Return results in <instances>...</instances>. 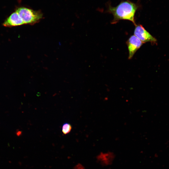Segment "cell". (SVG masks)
<instances>
[{
	"label": "cell",
	"instance_id": "3",
	"mask_svg": "<svg viewBox=\"0 0 169 169\" xmlns=\"http://www.w3.org/2000/svg\"><path fill=\"white\" fill-rule=\"evenodd\" d=\"M134 35L143 43L150 42L153 44H157L156 39L151 35L141 24L136 25Z\"/></svg>",
	"mask_w": 169,
	"mask_h": 169
},
{
	"label": "cell",
	"instance_id": "7",
	"mask_svg": "<svg viewBox=\"0 0 169 169\" xmlns=\"http://www.w3.org/2000/svg\"><path fill=\"white\" fill-rule=\"evenodd\" d=\"M72 128L71 125L68 123L64 124L62 127V131L65 135L69 133Z\"/></svg>",
	"mask_w": 169,
	"mask_h": 169
},
{
	"label": "cell",
	"instance_id": "5",
	"mask_svg": "<svg viewBox=\"0 0 169 169\" xmlns=\"http://www.w3.org/2000/svg\"><path fill=\"white\" fill-rule=\"evenodd\" d=\"M126 44L129 51L128 59H131L143 43L135 35H132L129 38Z\"/></svg>",
	"mask_w": 169,
	"mask_h": 169
},
{
	"label": "cell",
	"instance_id": "2",
	"mask_svg": "<svg viewBox=\"0 0 169 169\" xmlns=\"http://www.w3.org/2000/svg\"><path fill=\"white\" fill-rule=\"evenodd\" d=\"M15 11L19 15L24 24L33 25L38 23L43 17V14L40 11L24 7L18 8Z\"/></svg>",
	"mask_w": 169,
	"mask_h": 169
},
{
	"label": "cell",
	"instance_id": "1",
	"mask_svg": "<svg viewBox=\"0 0 169 169\" xmlns=\"http://www.w3.org/2000/svg\"><path fill=\"white\" fill-rule=\"evenodd\" d=\"M106 12L113 15L114 18L111 23L115 24L121 20L131 21L135 25L136 23L135 16L137 10L139 8L138 3H134L130 0L121 1L115 7H112L108 3Z\"/></svg>",
	"mask_w": 169,
	"mask_h": 169
},
{
	"label": "cell",
	"instance_id": "8",
	"mask_svg": "<svg viewBox=\"0 0 169 169\" xmlns=\"http://www.w3.org/2000/svg\"><path fill=\"white\" fill-rule=\"evenodd\" d=\"M21 131H18L17 132V135H20L21 134Z\"/></svg>",
	"mask_w": 169,
	"mask_h": 169
},
{
	"label": "cell",
	"instance_id": "6",
	"mask_svg": "<svg viewBox=\"0 0 169 169\" xmlns=\"http://www.w3.org/2000/svg\"><path fill=\"white\" fill-rule=\"evenodd\" d=\"M24 24L22 19L16 11L12 13L4 21L3 25L4 27H11Z\"/></svg>",
	"mask_w": 169,
	"mask_h": 169
},
{
	"label": "cell",
	"instance_id": "4",
	"mask_svg": "<svg viewBox=\"0 0 169 169\" xmlns=\"http://www.w3.org/2000/svg\"><path fill=\"white\" fill-rule=\"evenodd\" d=\"M116 157L113 151H107L100 152L96 156L97 162L103 167H108L112 164Z\"/></svg>",
	"mask_w": 169,
	"mask_h": 169
}]
</instances>
